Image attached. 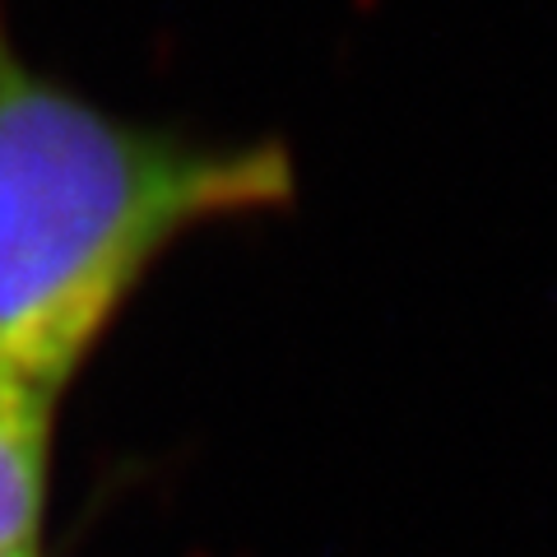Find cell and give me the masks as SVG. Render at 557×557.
<instances>
[{
    "mask_svg": "<svg viewBox=\"0 0 557 557\" xmlns=\"http://www.w3.org/2000/svg\"><path fill=\"white\" fill-rule=\"evenodd\" d=\"M293 196L284 145L112 116L33 70L0 20V372L57 399L172 242Z\"/></svg>",
    "mask_w": 557,
    "mask_h": 557,
    "instance_id": "6da1fadb",
    "label": "cell"
},
{
    "mask_svg": "<svg viewBox=\"0 0 557 557\" xmlns=\"http://www.w3.org/2000/svg\"><path fill=\"white\" fill-rule=\"evenodd\" d=\"M57 399L0 372V557L38 548Z\"/></svg>",
    "mask_w": 557,
    "mask_h": 557,
    "instance_id": "7a4b0ae2",
    "label": "cell"
},
{
    "mask_svg": "<svg viewBox=\"0 0 557 557\" xmlns=\"http://www.w3.org/2000/svg\"><path fill=\"white\" fill-rule=\"evenodd\" d=\"M10 557H42L38 548H24V553H10Z\"/></svg>",
    "mask_w": 557,
    "mask_h": 557,
    "instance_id": "3957f363",
    "label": "cell"
}]
</instances>
